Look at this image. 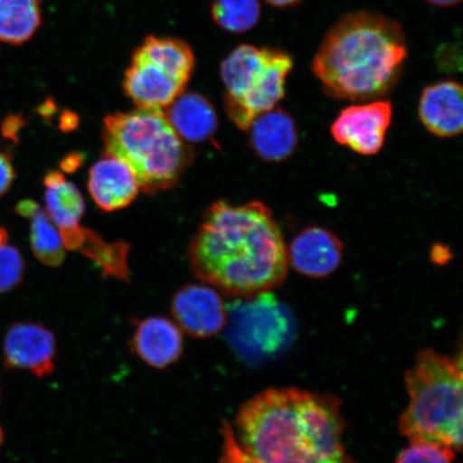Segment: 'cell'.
Wrapping results in <instances>:
<instances>
[{"label": "cell", "instance_id": "83f0119b", "mask_svg": "<svg viewBox=\"0 0 463 463\" xmlns=\"http://www.w3.org/2000/svg\"><path fill=\"white\" fill-rule=\"evenodd\" d=\"M7 241H8L7 232H5V230H4L3 228H0V244H3V242H7Z\"/></svg>", "mask_w": 463, "mask_h": 463}, {"label": "cell", "instance_id": "4316f807", "mask_svg": "<svg viewBox=\"0 0 463 463\" xmlns=\"http://www.w3.org/2000/svg\"><path fill=\"white\" fill-rule=\"evenodd\" d=\"M427 2L437 5V7H451V5L459 4L461 0H427Z\"/></svg>", "mask_w": 463, "mask_h": 463}, {"label": "cell", "instance_id": "9c48e42d", "mask_svg": "<svg viewBox=\"0 0 463 463\" xmlns=\"http://www.w3.org/2000/svg\"><path fill=\"white\" fill-rule=\"evenodd\" d=\"M56 343L48 328L34 323L11 326L4 340L5 367L23 369L43 378L55 368Z\"/></svg>", "mask_w": 463, "mask_h": 463}, {"label": "cell", "instance_id": "8992f818", "mask_svg": "<svg viewBox=\"0 0 463 463\" xmlns=\"http://www.w3.org/2000/svg\"><path fill=\"white\" fill-rule=\"evenodd\" d=\"M293 60L286 52L241 44L222 65L224 107L237 128L247 130L259 115L286 95Z\"/></svg>", "mask_w": 463, "mask_h": 463}, {"label": "cell", "instance_id": "f1b7e54d", "mask_svg": "<svg viewBox=\"0 0 463 463\" xmlns=\"http://www.w3.org/2000/svg\"><path fill=\"white\" fill-rule=\"evenodd\" d=\"M4 439L3 430L2 427H0V444H2Z\"/></svg>", "mask_w": 463, "mask_h": 463}, {"label": "cell", "instance_id": "603a6c76", "mask_svg": "<svg viewBox=\"0 0 463 463\" xmlns=\"http://www.w3.org/2000/svg\"><path fill=\"white\" fill-rule=\"evenodd\" d=\"M25 263L16 248L7 242L0 244V293L19 286L24 275Z\"/></svg>", "mask_w": 463, "mask_h": 463}, {"label": "cell", "instance_id": "52a82bcc", "mask_svg": "<svg viewBox=\"0 0 463 463\" xmlns=\"http://www.w3.org/2000/svg\"><path fill=\"white\" fill-rule=\"evenodd\" d=\"M194 68V52L183 40L149 36L133 52L124 90L137 108L162 109L183 94Z\"/></svg>", "mask_w": 463, "mask_h": 463}, {"label": "cell", "instance_id": "30bf717a", "mask_svg": "<svg viewBox=\"0 0 463 463\" xmlns=\"http://www.w3.org/2000/svg\"><path fill=\"white\" fill-rule=\"evenodd\" d=\"M172 312L179 328L195 338L217 335L227 320L222 298L215 289L204 285L179 289L173 298Z\"/></svg>", "mask_w": 463, "mask_h": 463}, {"label": "cell", "instance_id": "7402d4cb", "mask_svg": "<svg viewBox=\"0 0 463 463\" xmlns=\"http://www.w3.org/2000/svg\"><path fill=\"white\" fill-rule=\"evenodd\" d=\"M455 449L442 444L411 442L399 455L396 463H453Z\"/></svg>", "mask_w": 463, "mask_h": 463}, {"label": "cell", "instance_id": "ba28073f", "mask_svg": "<svg viewBox=\"0 0 463 463\" xmlns=\"http://www.w3.org/2000/svg\"><path fill=\"white\" fill-rule=\"evenodd\" d=\"M392 118L391 101L372 100L343 109L332 125L335 141L353 152L373 156L383 147Z\"/></svg>", "mask_w": 463, "mask_h": 463}, {"label": "cell", "instance_id": "8fae6325", "mask_svg": "<svg viewBox=\"0 0 463 463\" xmlns=\"http://www.w3.org/2000/svg\"><path fill=\"white\" fill-rule=\"evenodd\" d=\"M344 245L333 232L309 227L294 237L288 260L299 274L324 278L334 273L343 260Z\"/></svg>", "mask_w": 463, "mask_h": 463}, {"label": "cell", "instance_id": "5b68a950", "mask_svg": "<svg viewBox=\"0 0 463 463\" xmlns=\"http://www.w3.org/2000/svg\"><path fill=\"white\" fill-rule=\"evenodd\" d=\"M409 405L399 430L411 442L445 445L455 450L462 445L461 358L426 350L420 353L405 374Z\"/></svg>", "mask_w": 463, "mask_h": 463}, {"label": "cell", "instance_id": "2e32d148", "mask_svg": "<svg viewBox=\"0 0 463 463\" xmlns=\"http://www.w3.org/2000/svg\"><path fill=\"white\" fill-rule=\"evenodd\" d=\"M166 118L183 140L203 142L215 135L217 113L210 100L200 94H182L167 107Z\"/></svg>", "mask_w": 463, "mask_h": 463}, {"label": "cell", "instance_id": "cb8c5ba5", "mask_svg": "<svg viewBox=\"0 0 463 463\" xmlns=\"http://www.w3.org/2000/svg\"><path fill=\"white\" fill-rule=\"evenodd\" d=\"M222 463H260L249 456L237 442L235 432L228 424L223 427Z\"/></svg>", "mask_w": 463, "mask_h": 463}, {"label": "cell", "instance_id": "ffe728a7", "mask_svg": "<svg viewBox=\"0 0 463 463\" xmlns=\"http://www.w3.org/2000/svg\"><path fill=\"white\" fill-rule=\"evenodd\" d=\"M77 250L94 260L99 266L103 275L118 278L119 280H128L129 269L127 263L129 246L124 241H104L95 232L84 229Z\"/></svg>", "mask_w": 463, "mask_h": 463}, {"label": "cell", "instance_id": "ac0fdd59", "mask_svg": "<svg viewBox=\"0 0 463 463\" xmlns=\"http://www.w3.org/2000/svg\"><path fill=\"white\" fill-rule=\"evenodd\" d=\"M46 213L60 231L80 227L85 212L83 195L60 172H51L44 178Z\"/></svg>", "mask_w": 463, "mask_h": 463}, {"label": "cell", "instance_id": "7c38bea8", "mask_svg": "<svg viewBox=\"0 0 463 463\" xmlns=\"http://www.w3.org/2000/svg\"><path fill=\"white\" fill-rule=\"evenodd\" d=\"M247 131L249 146L260 159L269 164L288 159L298 148V127L285 109L274 108L259 115Z\"/></svg>", "mask_w": 463, "mask_h": 463}, {"label": "cell", "instance_id": "6da1fadb", "mask_svg": "<svg viewBox=\"0 0 463 463\" xmlns=\"http://www.w3.org/2000/svg\"><path fill=\"white\" fill-rule=\"evenodd\" d=\"M188 257L200 280L237 297L269 292L285 280L288 268L279 225L258 201H219L208 208Z\"/></svg>", "mask_w": 463, "mask_h": 463}, {"label": "cell", "instance_id": "484cf974", "mask_svg": "<svg viewBox=\"0 0 463 463\" xmlns=\"http://www.w3.org/2000/svg\"><path fill=\"white\" fill-rule=\"evenodd\" d=\"M271 5L278 8L291 7V5L299 3V0H266Z\"/></svg>", "mask_w": 463, "mask_h": 463}, {"label": "cell", "instance_id": "4fadbf2b", "mask_svg": "<svg viewBox=\"0 0 463 463\" xmlns=\"http://www.w3.org/2000/svg\"><path fill=\"white\" fill-rule=\"evenodd\" d=\"M89 189L92 200L101 210L114 212L130 205L141 187L135 173L124 161L106 155L92 165Z\"/></svg>", "mask_w": 463, "mask_h": 463}, {"label": "cell", "instance_id": "d6986e66", "mask_svg": "<svg viewBox=\"0 0 463 463\" xmlns=\"http://www.w3.org/2000/svg\"><path fill=\"white\" fill-rule=\"evenodd\" d=\"M42 4V0H0V43H28L43 24Z\"/></svg>", "mask_w": 463, "mask_h": 463}, {"label": "cell", "instance_id": "277c9868", "mask_svg": "<svg viewBox=\"0 0 463 463\" xmlns=\"http://www.w3.org/2000/svg\"><path fill=\"white\" fill-rule=\"evenodd\" d=\"M106 155L124 161L149 194L170 189L187 169L193 153L174 130L165 113L137 108L104 119Z\"/></svg>", "mask_w": 463, "mask_h": 463}, {"label": "cell", "instance_id": "7a4b0ae2", "mask_svg": "<svg viewBox=\"0 0 463 463\" xmlns=\"http://www.w3.org/2000/svg\"><path fill=\"white\" fill-rule=\"evenodd\" d=\"M237 442L260 463H353L343 442L335 398L298 389H273L242 405Z\"/></svg>", "mask_w": 463, "mask_h": 463}, {"label": "cell", "instance_id": "e0dca14e", "mask_svg": "<svg viewBox=\"0 0 463 463\" xmlns=\"http://www.w3.org/2000/svg\"><path fill=\"white\" fill-rule=\"evenodd\" d=\"M16 213L31 222V245L34 256L45 265L61 266L65 260L66 248L60 230L48 213L32 200L21 201L16 205Z\"/></svg>", "mask_w": 463, "mask_h": 463}, {"label": "cell", "instance_id": "3957f363", "mask_svg": "<svg viewBox=\"0 0 463 463\" xmlns=\"http://www.w3.org/2000/svg\"><path fill=\"white\" fill-rule=\"evenodd\" d=\"M407 58L402 29L389 17L346 15L326 34L312 71L335 99L372 101L395 86Z\"/></svg>", "mask_w": 463, "mask_h": 463}, {"label": "cell", "instance_id": "5bb4252c", "mask_svg": "<svg viewBox=\"0 0 463 463\" xmlns=\"http://www.w3.org/2000/svg\"><path fill=\"white\" fill-rule=\"evenodd\" d=\"M421 124L432 135L454 137L463 127L462 87L455 80H443L426 87L419 106Z\"/></svg>", "mask_w": 463, "mask_h": 463}, {"label": "cell", "instance_id": "44dd1931", "mask_svg": "<svg viewBox=\"0 0 463 463\" xmlns=\"http://www.w3.org/2000/svg\"><path fill=\"white\" fill-rule=\"evenodd\" d=\"M212 14L224 31L241 33L257 25L260 5L259 0H213Z\"/></svg>", "mask_w": 463, "mask_h": 463}, {"label": "cell", "instance_id": "9a60e30c", "mask_svg": "<svg viewBox=\"0 0 463 463\" xmlns=\"http://www.w3.org/2000/svg\"><path fill=\"white\" fill-rule=\"evenodd\" d=\"M133 346L138 357L149 366L164 369L181 357L183 333L169 318H145L137 327Z\"/></svg>", "mask_w": 463, "mask_h": 463}, {"label": "cell", "instance_id": "d4e9b609", "mask_svg": "<svg viewBox=\"0 0 463 463\" xmlns=\"http://www.w3.org/2000/svg\"><path fill=\"white\" fill-rule=\"evenodd\" d=\"M14 178L15 173L11 156L0 152V198L10 189Z\"/></svg>", "mask_w": 463, "mask_h": 463}]
</instances>
